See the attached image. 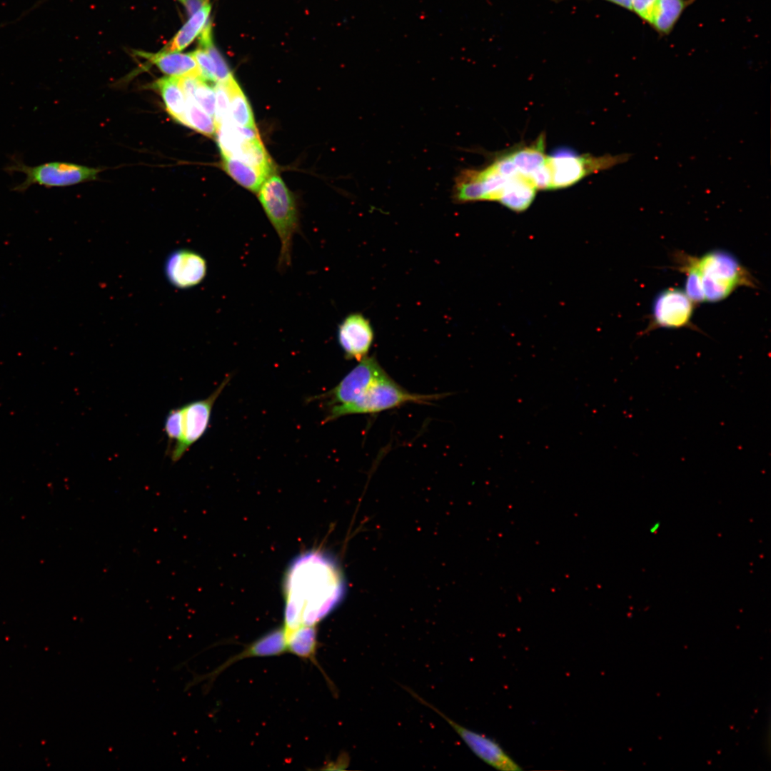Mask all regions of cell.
I'll list each match as a JSON object with an SVG mask.
<instances>
[{"instance_id":"obj_1","label":"cell","mask_w":771,"mask_h":771,"mask_svg":"<svg viewBox=\"0 0 771 771\" xmlns=\"http://www.w3.org/2000/svg\"><path fill=\"white\" fill-rule=\"evenodd\" d=\"M344 586L333 560L320 553L299 556L286 581V634L302 626H313L341 600Z\"/></svg>"},{"instance_id":"obj_2","label":"cell","mask_w":771,"mask_h":771,"mask_svg":"<svg viewBox=\"0 0 771 771\" xmlns=\"http://www.w3.org/2000/svg\"><path fill=\"white\" fill-rule=\"evenodd\" d=\"M258 199L276 231L281 243L278 268L283 270L291 262L294 235L299 230V217L295 198L282 178L270 176L258 191Z\"/></svg>"},{"instance_id":"obj_3","label":"cell","mask_w":771,"mask_h":771,"mask_svg":"<svg viewBox=\"0 0 771 771\" xmlns=\"http://www.w3.org/2000/svg\"><path fill=\"white\" fill-rule=\"evenodd\" d=\"M444 396V394L422 395L410 393L398 384L386 372L354 401L328 408L323 423L348 415L377 413L410 403L428 404Z\"/></svg>"},{"instance_id":"obj_4","label":"cell","mask_w":771,"mask_h":771,"mask_svg":"<svg viewBox=\"0 0 771 771\" xmlns=\"http://www.w3.org/2000/svg\"><path fill=\"white\" fill-rule=\"evenodd\" d=\"M696 264L705 301H720L739 286H755L752 276L730 252L720 249L709 251L696 257Z\"/></svg>"},{"instance_id":"obj_5","label":"cell","mask_w":771,"mask_h":771,"mask_svg":"<svg viewBox=\"0 0 771 771\" xmlns=\"http://www.w3.org/2000/svg\"><path fill=\"white\" fill-rule=\"evenodd\" d=\"M4 169L7 173L20 172L25 175L24 181L12 188V191L18 193H24L33 185L50 188L78 184L96 179L99 172L96 168L59 161L31 166L17 157H12Z\"/></svg>"},{"instance_id":"obj_6","label":"cell","mask_w":771,"mask_h":771,"mask_svg":"<svg viewBox=\"0 0 771 771\" xmlns=\"http://www.w3.org/2000/svg\"><path fill=\"white\" fill-rule=\"evenodd\" d=\"M630 155L605 154L601 156L578 155L572 151H559L548 156L551 172V189L570 186L586 176L607 170L628 161Z\"/></svg>"},{"instance_id":"obj_7","label":"cell","mask_w":771,"mask_h":771,"mask_svg":"<svg viewBox=\"0 0 771 771\" xmlns=\"http://www.w3.org/2000/svg\"><path fill=\"white\" fill-rule=\"evenodd\" d=\"M230 379L231 376H227L207 398L181 405L182 436L168 451L172 463L181 460L189 448L205 434L210 423L213 405Z\"/></svg>"},{"instance_id":"obj_8","label":"cell","mask_w":771,"mask_h":771,"mask_svg":"<svg viewBox=\"0 0 771 771\" xmlns=\"http://www.w3.org/2000/svg\"><path fill=\"white\" fill-rule=\"evenodd\" d=\"M415 699L428 707L441 716L464 741L471 751L480 760L491 767L504 771L522 770L520 766L493 740L482 734L468 729L448 717L436 707L415 693L411 689L403 687Z\"/></svg>"},{"instance_id":"obj_9","label":"cell","mask_w":771,"mask_h":771,"mask_svg":"<svg viewBox=\"0 0 771 771\" xmlns=\"http://www.w3.org/2000/svg\"><path fill=\"white\" fill-rule=\"evenodd\" d=\"M385 373L375 356H366L334 388L318 398L326 401L328 408L350 403Z\"/></svg>"},{"instance_id":"obj_10","label":"cell","mask_w":771,"mask_h":771,"mask_svg":"<svg viewBox=\"0 0 771 771\" xmlns=\"http://www.w3.org/2000/svg\"><path fill=\"white\" fill-rule=\"evenodd\" d=\"M693 310L694 303L684 291L675 288H667L655 298L652 305V320L643 333L658 328H692L690 321Z\"/></svg>"},{"instance_id":"obj_11","label":"cell","mask_w":771,"mask_h":771,"mask_svg":"<svg viewBox=\"0 0 771 771\" xmlns=\"http://www.w3.org/2000/svg\"><path fill=\"white\" fill-rule=\"evenodd\" d=\"M164 271L172 286L185 289L197 286L204 279L207 264L199 253L182 248L170 253L166 260Z\"/></svg>"},{"instance_id":"obj_12","label":"cell","mask_w":771,"mask_h":771,"mask_svg":"<svg viewBox=\"0 0 771 771\" xmlns=\"http://www.w3.org/2000/svg\"><path fill=\"white\" fill-rule=\"evenodd\" d=\"M374 339V331L363 314L348 315L338 328V341L348 360L361 361L367 356Z\"/></svg>"},{"instance_id":"obj_13","label":"cell","mask_w":771,"mask_h":771,"mask_svg":"<svg viewBox=\"0 0 771 771\" xmlns=\"http://www.w3.org/2000/svg\"><path fill=\"white\" fill-rule=\"evenodd\" d=\"M286 652V636L284 628H278L266 635L261 637L253 642L251 645L239 653L230 658L223 665L207 675H198L193 677L186 685L187 689L197 685L202 681L211 682L226 668L238 660L252 657H268L283 654Z\"/></svg>"},{"instance_id":"obj_14","label":"cell","mask_w":771,"mask_h":771,"mask_svg":"<svg viewBox=\"0 0 771 771\" xmlns=\"http://www.w3.org/2000/svg\"><path fill=\"white\" fill-rule=\"evenodd\" d=\"M141 55L170 76H195L201 78L200 69L192 52L183 54L163 51L157 54L141 53Z\"/></svg>"},{"instance_id":"obj_15","label":"cell","mask_w":771,"mask_h":771,"mask_svg":"<svg viewBox=\"0 0 771 771\" xmlns=\"http://www.w3.org/2000/svg\"><path fill=\"white\" fill-rule=\"evenodd\" d=\"M536 190L529 178L518 173L508 180L498 201L514 211H523L532 203Z\"/></svg>"},{"instance_id":"obj_16","label":"cell","mask_w":771,"mask_h":771,"mask_svg":"<svg viewBox=\"0 0 771 771\" xmlns=\"http://www.w3.org/2000/svg\"><path fill=\"white\" fill-rule=\"evenodd\" d=\"M222 158L224 171L238 183L253 192H258L264 181L273 174L235 158Z\"/></svg>"},{"instance_id":"obj_17","label":"cell","mask_w":771,"mask_h":771,"mask_svg":"<svg viewBox=\"0 0 771 771\" xmlns=\"http://www.w3.org/2000/svg\"><path fill=\"white\" fill-rule=\"evenodd\" d=\"M168 114L178 123L186 126V99L179 86L178 77L166 76L154 83Z\"/></svg>"},{"instance_id":"obj_18","label":"cell","mask_w":771,"mask_h":771,"mask_svg":"<svg viewBox=\"0 0 771 771\" xmlns=\"http://www.w3.org/2000/svg\"><path fill=\"white\" fill-rule=\"evenodd\" d=\"M696 0H657L650 25L660 36L669 35L685 9Z\"/></svg>"},{"instance_id":"obj_19","label":"cell","mask_w":771,"mask_h":771,"mask_svg":"<svg viewBox=\"0 0 771 771\" xmlns=\"http://www.w3.org/2000/svg\"><path fill=\"white\" fill-rule=\"evenodd\" d=\"M545 136L542 133L530 146L519 148L508 156L520 173L529 178V176L546 161L545 153Z\"/></svg>"},{"instance_id":"obj_20","label":"cell","mask_w":771,"mask_h":771,"mask_svg":"<svg viewBox=\"0 0 771 771\" xmlns=\"http://www.w3.org/2000/svg\"><path fill=\"white\" fill-rule=\"evenodd\" d=\"M286 636V651L298 657L310 660L315 662L317 647V633L315 625H302L288 633Z\"/></svg>"},{"instance_id":"obj_21","label":"cell","mask_w":771,"mask_h":771,"mask_svg":"<svg viewBox=\"0 0 771 771\" xmlns=\"http://www.w3.org/2000/svg\"><path fill=\"white\" fill-rule=\"evenodd\" d=\"M210 11L211 5L207 1L198 11L191 15L189 20L165 48V51H181L187 47L203 30L208 20Z\"/></svg>"},{"instance_id":"obj_22","label":"cell","mask_w":771,"mask_h":771,"mask_svg":"<svg viewBox=\"0 0 771 771\" xmlns=\"http://www.w3.org/2000/svg\"><path fill=\"white\" fill-rule=\"evenodd\" d=\"M230 100L231 118L240 126L256 128L249 102L233 76L226 81Z\"/></svg>"},{"instance_id":"obj_23","label":"cell","mask_w":771,"mask_h":771,"mask_svg":"<svg viewBox=\"0 0 771 771\" xmlns=\"http://www.w3.org/2000/svg\"><path fill=\"white\" fill-rule=\"evenodd\" d=\"M186 99V126L190 127L206 136H213L216 131L214 119L201 109L193 99Z\"/></svg>"},{"instance_id":"obj_24","label":"cell","mask_w":771,"mask_h":771,"mask_svg":"<svg viewBox=\"0 0 771 771\" xmlns=\"http://www.w3.org/2000/svg\"><path fill=\"white\" fill-rule=\"evenodd\" d=\"M679 257L682 259V266L679 268L686 273L684 292L694 303L705 302L696 257L685 255Z\"/></svg>"},{"instance_id":"obj_25","label":"cell","mask_w":771,"mask_h":771,"mask_svg":"<svg viewBox=\"0 0 771 771\" xmlns=\"http://www.w3.org/2000/svg\"><path fill=\"white\" fill-rule=\"evenodd\" d=\"M186 99H193L201 109L214 119L216 94L214 89L198 78L191 94Z\"/></svg>"},{"instance_id":"obj_26","label":"cell","mask_w":771,"mask_h":771,"mask_svg":"<svg viewBox=\"0 0 771 771\" xmlns=\"http://www.w3.org/2000/svg\"><path fill=\"white\" fill-rule=\"evenodd\" d=\"M216 108L214 121L216 126L232 121L230 112V100L226 82H216L214 86Z\"/></svg>"},{"instance_id":"obj_27","label":"cell","mask_w":771,"mask_h":771,"mask_svg":"<svg viewBox=\"0 0 771 771\" xmlns=\"http://www.w3.org/2000/svg\"><path fill=\"white\" fill-rule=\"evenodd\" d=\"M201 47L204 48L211 58L215 66L216 82H226L233 76L225 59L216 49L212 42V38L200 41Z\"/></svg>"},{"instance_id":"obj_28","label":"cell","mask_w":771,"mask_h":771,"mask_svg":"<svg viewBox=\"0 0 771 771\" xmlns=\"http://www.w3.org/2000/svg\"><path fill=\"white\" fill-rule=\"evenodd\" d=\"M182 418L181 406L171 409L166 415L163 428L169 444L173 441L176 443L181 439L183 432Z\"/></svg>"},{"instance_id":"obj_29","label":"cell","mask_w":771,"mask_h":771,"mask_svg":"<svg viewBox=\"0 0 771 771\" xmlns=\"http://www.w3.org/2000/svg\"><path fill=\"white\" fill-rule=\"evenodd\" d=\"M192 53L200 69L202 79L216 82L215 66L207 51L199 47Z\"/></svg>"},{"instance_id":"obj_30","label":"cell","mask_w":771,"mask_h":771,"mask_svg":"<svg viewBox=\"0 0 771 771\" xmlns=\"http://www.w3.org/2000/svg\"><path fill=\"white\" fill-rule=\"evenodd\" d=\"M657 0H632V11L645 23L650 25Z\"/></svg>"},{"instance_id":"obj_31","label":"cell","mask_w":771,"mask_h":771,"mask_svg":"<svg viewBox=\"0 0 771 771\" xmlns=\"http://www.w3.org/2000/svg\"><path fill=\"white\" fill-rule=\"evenodd\" d=\"M529 178L537 190L551 189V172L548 156L544 163L534 171Z\"/></svg>"},{"instance_id":"obj_32","label":"cell","mask_w":771,"mask_h":771,"mask_svg":"<svg viewBox=\"0 0 771 771\" xmlns=\"http://www.w3.org/2000/svg\"><path fill=\"white\" fill-rule=\"evenodd\" d=\"M208 1L206 0H186L183 3L188 12L193 15L198 11Z\"/></svg>"},{"instance_id":"obj_33","label":"cell","mask_w":771,"mask_h":771,"mask_svg":"<svg viewBox=\"0 0 771 771\" xmlns=\"http://www.w3.org/2000/svg\"><path fill=\"white\" fill-rule=\"evenodd\" d=\"M603 1L612 3V4H613L615 5H617L618 6H620V7L630 11H632V4H631V1L632 0H603Z\"/></svg>"},{"instance_id":"obj_34","label":"cell","mask_w":771,"mask_h":771,"mask_svg":"<svg viewBox=\"0 0 771 771\" xmlns=\"http://www.w3.org/2000/svg\"><path fill=\"white\" fill-rule=\"evenodd\" d=\"M660 521H655V523H652V525H650V528H649V531H650V533H656L657 532L658 529L660 528Z\"/></svg>"},{"instance_id":"obj_35","label":"cell","mask_w":771,"mask_h":771,"mask_svg":"<svg viewBox=\"0 0 771 771\" xmlns=\"http://www.w3.org/2000/svg\"><path fill=\"white\" fill-rule=\"evenodd\" d=\"M178 1H181L182 3H184L186 0H178Z\"/></svg>"}]
</instances>
